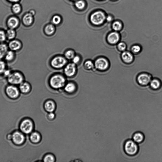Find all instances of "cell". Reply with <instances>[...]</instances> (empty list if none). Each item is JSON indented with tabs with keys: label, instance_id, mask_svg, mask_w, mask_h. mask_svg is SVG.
<instances>
[{
	"label": "cell",
	"instance_id": "obj_13",
	"mask_svg": "<svg viewBox=\"0 0 162 162\" xmlns=\"http://www.w3.org/2000/svg\"><path fill=\"white\" fill-rule=\"evenodd\" d=\"M18 87L20 93L23 94L29 93L31 90L30 84L26 80L24 81Z\"/></svg>",
	"mask_w": 162,
	"mask_h": 162
},
{
	"label": "cell",
	"instance_id": "obj_36",
	"mask_svg": "<svg viewBox=\"0 0 162 162\" xmlns=\"http://www.w3.org/2000/svg\"><path fill=\"white\" fill-rule=\"evenodd\" d=\"M126 45L123 42H121L118 44L117 47L118 49L120 51H124L126 48Z\"/></svg>",
	"mask_w": 162,
	"mask_h": 162
},
{
	"label": "cell",
	"instance_id": "obj_22",
	"mask_svg": "<svg viewBox=\"0 0 162 162\" xmlns=\"http://www.w3.org/2000/svg\"><path fill=\"white\" fill-rule=\"evenodd\" d=\"M112 27L113 30L116 31H119L123 27V23L119 20L114 21L112 23Z\"/></svg>",
	"mask_w": 162,
	"mask_h": 162
},
{
	"label": "cell",
	"instance_id": "obj_20",
	"mask_svg": "<svg viewBox=\"0 0 162 162\" xmlns=\"http://www.w3.org/2000/svg\"><path fill=\"white\" fill-rule=\"evenodd\" d=\"M31 13L26 14L23 18V21L24 25L28 26H30L33 22V16Z\"/></svg>",
	"mask_w": 162,
	"mask_h": 162
},
{
	"label": "cell",
	"instance_id": "obj_41",
	"mask_svg": "<svg viewBox=\"0 0 162 162\" xmlns=\"http://www.w3.org/2000/svg\"><path fill=\"white\" fill-rule=\"evenodd\" d=\"M7 139L9 140L12 139V135L11 134H8L7 136Z\"/></svg>",
	"mask_w": 162,
	"mask_h": 162
},
{
	"label": "cell",
	"instance_id": "obj_14",
	"mask_svg": "<svg viewBox=\"0 0 162 162\" xmlns=\"http://www.w3.org/2000/svg\"><path fill=\"white\" fill-rule=\"evenodd\" d=\"M120 39V36L116 31L111 32L107 37V40L109 43L112 44L117 43Z\"/></svg>",
	"mask_w": 162,
	"mask_h": 162
},
{
	"label": "cell",
	"instance_id": "obj_31",
	"mask_svg": "<svg viewBox=\"0 0 162 162\" xmlns=\"http://www.w3.org/2000/svg\"><path fill=\"white\" fill-rule=\"evenodd\" d=\"M85 68L88 70L91 69L93 68L94 65L91 60H87L84 63Z\"/></svg>",
	"mask_w": 162,
	"mask_h": 162
},
{
	"label": "cell",
	"instance_id": "obj_29",
	"mask_svg": "<svg viewBox=\"0 0 162 162\" xmlns=\"http://www.w3.org/2000/svg\"><path fill=\"white\" fill-rule=\"evenodd\" d=\"M75 55L74 51L71 50L67 51L65 54V58L68 60H72Z\"/></svg>",
	"mask_w": 162,
	"mask_h": 162
},
{
	"label": "cell",
	"instance_id": "obj_10",
	"mask_svg": "<svg viewBox=\"0 0 162 162\" xmlns=\"http://www.w3.org/2000/svg\"><path fill=\"white\" fill-rule=\"evenodd\" d=\"M137 82L142 86L148 85L151 80V76L146 73H143L137 77Z\"/></svg>",
	"mask_w": 162,
	"mask_h": 162
},
{
	"label": "cell",
	"instance_id": "obj_17",
	"mask_svg": "<svg viewBox=\"0 0 162 162\" xmlns=\"http://www.w3.org/2000/svg\"><path fill=\"white\" fill-rule=\"evenodd\" d=\"M19 24V20L17 18L15 17L10 18L8 20L7 22V26L9 29L14 30L18 27Z\"/></svg>",
	"mask_w": 162,
	"mask_h": 162
},
{
	"label": "cell",
	"instance_id": "obj_25",
	"mask_svg": "<svg viewBox=\"0 0 162 162\" xmlns=\"http://www.w3.org/2000/svg\"><path fill=\"white\" fill-rule=\"evenodd\" d=\"M151 87L154 90H157L160 88L161 86L160 81L157 79H153L150 82Z\"/></svg>",
	"mask_w": 162,
	"mask_h": 162
},
{
	"label": "cell",
	"instance_id": "obj_23",
	"mask_svg": "<svg viewBox=\"0 0 162 162\" xmlns=\"http://www.w3.org/2000/svg\"><path fill=\"white\" fill-rule=\"evenodd\" d=\"M7 63L4 60H0V76H3L8 69Z\"/></svg>",
	"mask_w": 162,
	"mask_h": 162
},
{
	"label": "cell",
	"instance_id": "obj_2",
	"mask_svg": "<svg viewBox=\"0 0 162 162\" xmlns=\"http://www.w3.org/2000/svg\"><path fill=\"white\" fill-rule=\"evenodd\" d=\"M123 150L126 154L129 156L133 157L138 153L139 147L138 144L132 139H129L124 142Z\"/></svg>",
	"mask_w": 162,
	"mask_h": 162
},
{
	"label": "cell",
	"instance_id": "obj_15",
	"mask_svg": "<svg viewBox=\"0 0 162 162\" xmlns=\"http://www.w3.org/2000/svg\"><path fill=\"white\" fill-rule=\"evenodd\" d=\"M132 138V139L137 144L142 143L145 139V135L140 131H137L134 133Z\"/></svg>",
	"mask_w": 162,
	"mask_h": 162
},
{
	"label": "cell",
	"instance_id": "obj_19",
	"mask_svg": "<svg viewBox=\"0 0 162 162\" xmlns=\"http://www.w3.org/2000/svg\"><path fill=\"white\" fill-rule=\"evenodd\" d=\"M9 50L7 44L5 42L0 43V60H4L6 53Z\"/></svg>",
	"mask_w": 162,
	"mask_h": 162
},
{
	"label": "cell",
	"instance_id": "obj_39",
	"mask_svg": "<svg viewBox=\"0 0 162 162\" xmlns=\"http://www.w3.org/2000/svg\"><path fill=\"white\" fill-rule=\"evenodd\" d=\"M113 18L111 15H108L107 16L106 20L108 22H111L112 21Z\"/></svg>",
	"mask_w": 162,
	"mask_h": 162
},
{
	"label": "cell",
	"instance_id": "obj_21",
	"mask_svg": "<svg viewBox=\"0 0 162 162\" xmlns=\"http://www.w3.org/2000/svg\"><path fill=\"white\" fill-rule=\"evenodd\" d=\"M7 40H9L16 38L17 33L14 29H9L6 31Z\"/></svg>",
	"mask_w": 162,
	"mask_h": 162
},
{
	"label": "cell",
	"instance_id": "obj_3",
	"mask_svg": "<svg viewBox=\"0 0 162 162\" xmlns=\"http://www.w3.org/2000/svg\"><path fill=\"white\" fill-rule=\"evenodd\" d=\"M106 15L104 12L99 11L92 14L91 16L90 20L93 25L99 26L104 23L106 20Z\"/></svg>",
	"mask_w": 162,
	"mask_h": 162
},
{
	"label": "cell",
	"instance_id": "obj_12",
	"mask_svg": "<svg viewBox=\"0 0 162 162\" xmlns=\"http://www.w3.org/2000/svg\"><path fill=\"white\" fill-rule=\"evenodd\" d=\"M14 143L17 145L22 144L25 140V137L21 132L16 131L12 134V139Z\"/></svg>",
	"mask_w": 162,
	"mask_h": 162
},
{
	"label": "cell",
	"instance_id": "obj_35",
	"mask_svg": "<svg viewBox=\"0 0 162 162\" xmlns=\"http://www.w3.org/2000/svg\"><path fill=\"white\" fill-rule=\"evenodd\" d=\"M141 47L137 45H133L131 48L132 51L135 54L139 53L141 51Z\"/></svg>",
	"mask_w": 162,
	"mask_h": 162
},
{
	"label": "cell",
	"instance_id": "obj_38",
	"mask_svg": "<svg viewBox=\"0 0 162 162\" xmlns=\"http://www.w3.org/2000/svg\"><path fill=\"white\" fill-rule=\"evenodd\" d=\"M73 63L75 64H78L80 61V58L78 55H75L72 59Z\"/></svg>",
	"mask_w": 162,
	"mask_h": 162
},
{
	"label": "cell",
	"instance_id": "obj_27",
	"mask_svg": "<svg viewBox=\"0 0 162 162\" xmlns=\"http://www.w3.org/2000/svg\"><path fill=\"white\" fill-rule=\"evenodd\" d=\"M76 86L73 83H68L65 87V90L67 92L71 93L74 92L76 90Z\"/></svg>",
	"mask_w": 162,
	"mask_h": 162
},
{
	"label": "cell",
	"instance_id": "obj_33",
	"mask_svg": "<svg viewBox=\"0 0 162 162\" xmlns=\"http://www.w3.org/2000/svg\"><path fill=\"white\" fill-rule=\"evenodd\" d=\"M53 23L55 25H57L59 24L61 21V18L58 15H55L52 18Z\"/></svg>",
	"mask_w": 162,
	"mask_h": 162
},
{
	"label": "cell",
	"instance_id": "obj_8",
	"mask_svg": "<svg viewBox=\"0 0 162 162\" xmlns=\"http://www.w3.org/2000/svg\"><path fill=\"white\" fill-rule=\"evenodd\" d=\"M67 63L66 58L61 56L55 57L51 61L52 66L55 69H61L65 66Z\"/></svg>",
	"mask_w": 162,
	"mask_h": 162
},
{
	"label": "cell",
	"instance_id": "obj_6",
	"mask_svg": "<svg viewBox=\"0 0 162 162\" xmlns=\"http://www.w3.org/2000/svg\"><path fill=\"white\" fill-rule=\"evenodd\" d=\"M7 44L9 50L16 53L20 51L23 47V43L21 40L16 38L9 40Z\"/></svg>",
	"mask_w": 162,
	"mask_h": 162
},
{
	"label": "cell",
	"instance_id": "obj_5",
	"mask_svg": "<svg viewBox=\"0 0 162 162\" xmlns=\"http://www.w3.org/2000/svg\"><path fill=\"white\" fill-rule=\"evenodd\" d=\"M5 91L6 95L12 99L18 98L21 93L18 86L9 84L5 86Z\"/></svg>",
	"mask_w": 162,
	"mask_h": 162
},
{
	"label": "cell",
	"instance_id": "obj_30",
	"mask_svg": "<svg viewBox=\"0 0 162 162\" xmlns=\"http://www.w3.org/2000/svg\"><path fill=\"white\" fill-rule=\"evenodd\" d=\"M7 40L6 31L0 30V43H5Z\"/></svg>",
	"mask_w": 162,
	"mask_h": 162
},
{
	"label": "cell",
	"instance_id": "obj_37",
	"mask_svg": "<svg viewBox=\"0 0 162 162\" xmlns=\"http://www.w3.org/2000/svg\"><path fill=\"white\" fill-rule=\"evenodd\" d=\"M54 161V157L51 155H47L44 159V161L46 162H53Z\"/></svg>",
	"mask_w": 162,
	"mask_h": 162
},
{
	"label": "cell",
	"instance_id": "obj_26",
	"mask_svg": "<svg viewBox=\"0 0 162 162\" xmlns=\"http://www.w3.org/2000/svg\"><path fill=\"white\" fill-rule=\"evenodd\" d=\"M55 29L54 26L50 24L47 25L45 28V32L47 35H52L55 31Z\"/></svg>",
	"mask_w": 162,
	"mask_h": 162
},
{
	"label": "cell",
	"instance_id": "obj_11",
	"mask_svg": "<svg viewBox=\"0 0 162 162\" xmlns=\"http://www.w3.org/2000/svg\"><path fill=\"white\" fill-rule=\"evenodd\" d=\"M76 64L73 63L69 64L64 69L65 74L68 77L73 76L76 71Z\"/></svg>",
	"mask_w": 162,
	"mask_h": 162
},
{
	"label": "cell",
	"instance_id": "obj_16",
	"mask_svg": "<svg viewBox=\"0 0 162 162\" xmlns=\"http://www.w3.org/2000/svg\"><path fill=\"white\" fill-rule=\"evenodd\" d=\"M16 52L9 50L6 53L4 60L7 63H11L16 60Z\"/></svg>",
	"mask_w": 162,
	"mask_h": 162
},
{
	"label": "cell",
	"instance_id": "obj_42",
	"mask_svg": "<svg viewBox=\"0 0 162 162\" xmlns=\"http://www.w3.org/2000/svg\"><path fill=\"white\" fill-rule=\"evenodd\" d=\"M9 1L12 2H18L19 0H9Z\"/></svg>",
	"mask_w": 162,
	"mask_h": 162
},
{
	"label": "cell",
	"instance_id": "obj_4",
	"mask_svg": "<svg viewBox=\"0 0 162 162\" xmlns=\"http://www.w3.org/2000/svg\"><path fill=\"white\" fill-rule=\"evenodd\" d=\"M50 84L55 89H59L62 87L65 84L66 79L62 76L56 75L51 77L50 79Z\"/></svg>",
	"mask_w": 162,
	"mask_h": 162
},
{
	"label": "cell",
	"instance_id": "obj_40",
	"mask_svg": "<svg viewBox=\"0 0 162 162\" xmlns=\"http://www.w3.org/2000/svg\"><path fill=\"white\" fill-rule=\"evenodd\" d=\"M48 117L51 119H53L55 117V115L54 113L51 112L48 115Z\"/></svg>",
	"mask_w": 162,
	"mask_h": 162
},
{
	"label": "cell",
	"instance_id": "obj_7",
	"mask_svg": "<svg viewBox=\"0 0 162 162\" xmlns=\"http://www.w3.org/2000/svg\"><path fill=\"white\" fill-rule=\"evenodd\" d=\"M20 128L23 132L26 134H28L33 130V125L30 119H25L21 122Z\"/></svg>",
	"mask_w": 162,
	"mask_h": 162
},
{
	"label": "cell",
	"instance_id": "obj_24",
	"mask_svg": "<svg viewBox=\"0 0 162 162\" xmlns=\"http://www.w3.org/2000/svg\"><path fill=\"white\" fill-rule=\"evenodd\" d=\"M45 108L47 111L51 112L55 110V104L52 101H48L45 104Z\"/></svg>",
	"mask_w": 162,
	"mask_h": 162
},
{
	"label": "cell",
	"instance_id": "obj_43",
	"mask_svg": "<svg viewBox=\"0 0 162 162\" xmlns=\"http://www.w3.org/2000/svg\"><path fill=\"white\" fill-rule=\"evenodd\" d=\"M111 1H117V0H111Z\"/></svg>",
	"mask_w": 162,
	"mask_h": 162
},
{
	"label": "cell",
	"instance_id": "obj_1",
	"mask_svg": "<svg viewBox=\"0 0 162 162\" xmlns=\"http://www.w3.org/2000/svg\"><path fill=\"white\" fill-rule=\"evenodd\" d=\"M6 78L8 84L18 86L26 80L25 75L22 72L18 70H12Z\"/></svg>",
	"mask_w": 162,
	"mask_h": 162
},
{
	"label": "cell",
	"instance_id": "obj_28",
	"mask_svg": "<svg viewBox=\"0 0 162 162\" xmlns=\"http://www.w3.org/2000/svg\"><path fill=\"white\" fill-rule=\"evenodd\" d=\"M40 137L39 134L36 132L32 133L30 136V139L34 143L38 142L40 140Z\"/></svg>",
	"mask_w": 162,
	"mask_h": 162
},
{
	"label": "cell",
	"instance_id": "obj_9",
	"mask_svg": "<svg viewBox=\"0 0 162 162\" xmlns=\"http://www.w3.org/2000/svg\"><path fill=\"white\" fill-rule=\"evenodd\" d=\"M94 66L97 69L104 71L108 68L109 63L106 59L101 58L97 59L95 61Z\"/></svg>",
	"mask_w": 162,
	"mask_h": 162
},
{
	"label": "cell",
	"instance_id": "obj_18",
	"mask_svg": "<svg viewBox=\"0 0 162 162\" xmlns=\"http://www.w3.org/2000/svg\"><path fill=\"white\" fill-rule=\"evenodd\" d=\"M123 61L127 63H131L134 59L132 54L129 51H125L121 55Z\"/></svg>",
	"mask_w": 162,
	"mask_h": 162
},
{
	"label": "cell",
	"instance_id": "obj_32",
	"mask_svg": "<svg viewBox=\"0 0 162 162\" xmlns=\"http://www.w3.org/2000/svg\"><path fill=\"white\" fill-rule=\"evenodd\" d=\"M75 5L78 9L82 10L84 9L85 4L84 2L82 0H80L76 2Z\"/></svg>",
	"mask_w": 162,
	"mask_h": 162
},
{
	"label": "cell",
	"instance_id": "obj_34",
	"mask_svg": "<svg viewBox=\"0 0 162 162\" xmlns=\"http://www.w3.org/2000/svg\"><path fill=\"white\" fill-rule=\"evenodd\" d=\"M13 12L16 13L19 12L21 11V7L19 4H15L12 6Z\"/></svg>",
	"mask_w": 162,
	"mask_h": 162
}]
</instances>
